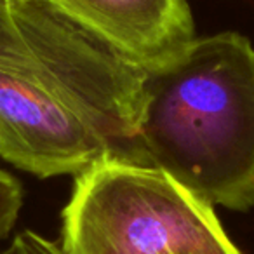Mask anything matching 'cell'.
Wrapping results in <instances>:
<instances>
[{
  "mask_svg": "<svg viewBox=\"0 0 254 254\" xmlns=\"http://www.w3.org/2000/svg\"><path fill=\"white\" fill-rule=\"evenodd\" d=\"M146 73L39 0H0V157L39 178L146 164Z\"/></svg>",
  "mask_w": 254,
  "mask_h": 254,
  "instance_id": "1",
  "label": "cell"
},
{
  "mask_svg": "<svg viewBox=\"0 0 254 254\" xmlns=\"http://www.w3.org/2000/svg\"><path fill=\"white\" fill-rule=\"evenodd\" d=\"M138 136L148 166L211 205H254V47L235 32L190 42L146 73Z\"/></svg>",
  "mask_w": 254,
  "mask_h": 254,
  "instance_id": "2",
  "label": "cell"
},
{
  "mask_svg": "<svg viewBox=\"0 0 254 254\" xmlns=\"http://www.w3.org/2000/svg\"><path fill=\"white\" fill-rule=\"evenodd\" d=\"M63 254H240L214 205L146 164L105 160L75 176Z\"/></svg>",
  "mask_w": 254,
  "mask_h": 254,
  "instance_id": "3",
  "label": "cell"
},
{
  "mask_svg": "<svg viewBox=\"0 0 254 254\" xmlns=\"http://www.w3.org/2000/svg\"><path fill=\"white\" fill-rule=\"evenodd\" d=\"M145 73L166 66L190 42L187 0H39Z\"/></svg>",
  "mask_w": 254,
  "mask_h": 254,
  "instance_id": "4",
  "label": "cell"
},
{
  "mask_svg": "<svg viewBox=\"0 0 254 254\" xmlns=\"http://www.w3.org/2000/svg\"><path fill=\"white\" fill-rule=\"evenodd\" d=\"M23 205L21 183L7 171L0 169V240L12 232Z\"/></svg>",
  "mask_w": 254,
  "mask_h": 254,
  "instance_id": "5",
  "label": "cell"
},
{
  "mask_svg": "<svg viewBox=\"0 0 254 254\" xmlns=\"http://www.w3.org/2000/svg\"><path fill=\"white\" fill-rule=\"evenodd\" d=\"M0 254H63L60 249V244L33 230H25L18 233L9 244L7 249Z\"/></svg>",
  "mask_w": 254,
  "mask_h": 254,
  "instance_id": "6",
  "label": "cell"
}]
</instances>
